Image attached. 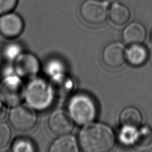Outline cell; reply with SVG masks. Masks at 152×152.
Segmentation results:
<instances>
[{"instance_id":"6da1fadb","label":"cell","mask_w":152,"mask_h":152,"mask_svg":"<svg viewBox=\"0 0 152 152\" xmlns=\"http://www.w3.org/2000/svg\"><path fill=\"white\" fill-rule=\"evenodd\" d=\"M79 143L83 151L107 152L115 144V135L107 125L92 123L81 130Z\"/></svg>"},{"instance_id":"7a4b0ae2","label":"cell","mask_w":152,"mask_h":152,"mask_svg":"<svg viewBox=\"0 0 152 152\" xmlns=\"http://www.w3.org/2000/svg\"><path fill=\"white\" fill-rule=\"evenodd\" d=\"M68 112L76 124L86 125L96 118L97 108L94 99L90 96L81 93L75 95L69 100Z\"/></svg>"},{"instance_id":"3957f363","label":"cell","mask_w":152,"mask_h":152,"mask_svg":"<svg viewBox=\"0 0 152 152\" xmlns=\"http://www.w3.org/2000/svg\"><path fill=\"white\" fill-rule=\"evenodd\" d=\"M54 96L50 84L42 79H33L26 88V102L36 110H45L50 107Z\"/></svg>"},{"instance_id":"277c9868","label":"cell","mask_w":152,"mask_h":152,"mask_svg":"<svg viewBox=\"0 0 152 152\" xmlns=\"http://www.w3.org/2000/svg\"><path fill=\"white\" fill-rule=\"evenodd\" d=\"M25 96V86L18 76L9 75L0 83V100L5 106H18L22 102Z\"/></svg>"},{"instance_id":"5b68a950","label":"cell","mask_w":152,"mask_h":152,"mask_svg":"<svg viewBox=\"0 0 152 152\" xmlns=\"http://www.w3.org/2000/svg\"><path fill=\"white\" fill-rule=\"evenodd\" d=\"M37 117L33 108L28 105L13 107L10 113V122L12 127L19 132H29L36 126Z\"/></svg>"},{"instance_id":"8992f818","label":"cell","mask_w":152,"mask_h":152,"mask_svg":"<svg viewBox=\"0 0 152 152\" xmlns=\"http://www.w3.org/2000/svg\"><path fill=\"white\" fill-rule=\"evenodd\" d=\"M80 15L86 23L91 25H100L107 18V4L96 0H87L81 5Z\"/></svg>"},{"instance_id":"52a82bcc","label":"cell","mask_w":152,"mask_h":152,"mask_svg":"<svg viewBox=\"0 0 152 152\" xmlns=\"http://www.w3.org/2000/svg\"><path fill=\"white\" fill-rule=\"evenodd\" d=\"M24 23L17 13H7L0 16V34L7 39H15L23 31Z\"/></svg>"},{"instance_id":"ba28073f","label":"cell","mask_w":152,"mask_h":152,"mask_svg":"<svg viewBox=\"0 0 152 152\" xmlns=\"http://www.w3.org/2000/svg\"><path fill=\"white\" fill-rule=\"evenodd\" d=\"M14 67L19 76L31 78L37 75L40 69V63L37 57L31 53H21L15 59Z\"/></svg>"},{"instance_id":"9c48e42d","label":"cell","mask_w":152,"mask_h":152,"mask_svg":"<svg viewBox=\"0 0 152 152\" xmlns=\"http://www.w3.org/2000/svg\"><path fill=\"white\" fill-rule=\"evenodd\" d=\"M102 60L107 67L112 69L120 68L126 61V51L120 43H112L104 48Z\"/></svg>"},{"instance_id":"30bf717a","label":"cell","mask_w":152,"mask_h":152,"mask_svg":"<svg viewBox=\"0 0 152 152\" xmlns=\"http://www.w3.org/2000/svg\"><path fill=\"white\" fill-rule=\"evenodd\" d=\"M48 125L51 131L58 135L68 134L74 128L71 116L62 110H56L51 114Z\"/></svg>"},{"instance_id":"8fae6325","label":"cell","mask_w":152,"mask_h":152,"mask_svg":"<svg viewBox=\"0 0 152 152\" xmlns=\"http://www.w3.org/2000/svg\"><path fill=\"white\" fill-rule=\"evenodd\" d=\"M50 86L54 96L58 98H66L71 93L74 83L71 78L65 73H61L51 77Z\"/></svg>"},{"instance_id":"7c38bea8","label":"cell","mask_w":152,"mask_h":152,"mask_svg":"<svg viewBox=\"0 0 152 152\" xmlns=\"http://www.w3.org/2000/svg\"><path fill=\"white\" fill-rule=\"evenodd\" d=\"M146 37V30L142 24L133 22L124 29L122 33L124 42L128 45L142 44Z\"/></svg>"},{"instance_id":"4fadbf2b","label":"cell","mask_w":152,"mask_h":152,"mask_svg":"<svg viewBox=\"0 0 152 152\" xmlns=\"http://www.w3.org/2000/svg\"><path fill=\"white\" fill-rule=\"evenodd\" d=\"M109 15L111 21L114 25L122 26L128 22L131 13L126 5L115 2L111 6Z\"/></svg>"},{"instance_id":"5bb4252c","label":"cell","mask_w":152,"mask_h":152,"mask_svg":"<svg viewBox=\"0 0 152 152\" xmlns=\"http://www.w3.org/2000/svg\"><path fill=\"white\" fill-rule=\"evenodd\" d=\"M50 152H77L78 147L75 138L68 134L60 135L51 145Z\"/></svg>"},{"instance_id":"9a60e30c","label":"cell","mask_w":152,"mask_h":152,"mask_svg":"<svg viewBox=\"0 0 152 152\" xmlns=\"http://www.w3.org/2000/svg\"><path fill=\"white\" fill-rule=\"evenodd\" d=\"M148 58V51L141 44L131 45L126 51V59L134 66H142Z\"/></svg>"},{"instance_id":"2e32d148","label":"cell","mask_w":152,"mask_h":152,"mask_svg":"<svg viewBox=\"0 0 152 152\" xmlns=\"http://www.w3.org/2000/svg\"><path fill=\"white\" fill-rule=\"evenodd\" d=\"M120 122L123 126L137 128L142 124V115L137 108L127 107L120 114Z\"/></svg>"},{"instance_id":"e0dca14e","label":"cell","mask_w":152,"mask_h":152,"mask_svg":"<svg viewBox=\"0 0 152 152\" xmlns=\"http://www.w3.org/2000/svg\"><path fill=\"white\" fill-rule=\"evenodd\" d=\"M137 132L138 130L135 127L123 126L119 132V139L125 145H134L137 138Z\"/></svg>"},{"instance_id":"ac0fdd59","label":"cell","mask_w":152,"mask_h":152,"mask_svg":"<svg viewBox=\"0 0 152 152\" xmlns=\"http://www.w3.org/2000/svg\"><path fill=\"white\" fill-rule=\"evenodd\" d=\"M152 142V131L148 127H143L137 132L134 145L138 148H145Z\"/></svg>"},{"instance_id":"d6986e66","label":"cell","mask_w":152,"mask_h":152,"mask_svg":"<svg viewBox=\"0 0 152 152\" xmlns=\"http://www.w3.org/2000/svg\"><path fill=\"white\" fill-rule=\"evenodd\" d=\"M12 150L14 152H33L36 151V148L30 140L25 137H20L13 142L12 145Z\"/></svg>"},{"instance_id":"ffe728a7","label":"cell","mask_w":152,"mask_h":152,"mask_svg":"<svg viewBox=\"0 0 152 152\" xmlns=\"http://www.w3.org/2000/svg\"><path fill=\"white\" fill-rule=\"evenodd\" d=\"M45 72L50 77L65 73V66L60 60L53 59L49 61L45 66Z\"/></svg>"},{"instance_id":"44dd1931","label":"cell","mask_w":152,"mask_h":152,"mask_svg":"<svg viewBox=\"0 0 152 152\" xmlns=\"http://www.w3.org/2000/svg\"><path fill=\"white\" fill-rule=\"evenodd\" d=\"M22 53V48L17 43L7 44L4 48V57L8 61H15V59Z\"/></svg>"},{"instance_id":"7402d4cb","label":"cell","mask_w":152,"mask_h":152,"mask_svg":"<svg viewBox=\"0 0 152 152\" xmlns=\"http://www.w3.org/2000/svg\"><path fill=\"white\" fill-rule=\"evenodd\" d=\"M12 137V131L7 124L0 122V150L6 148Z\"/></svg>"},{"instance_id":"603a6c76","label":"cell","mask_w":152,"mask_h":152,"mask_svg":"<svg viewBox=\"0 0 152 152\" xmlns=\"http://www.w3.org/2000/svg\"><path fill=\"white\" fill-rule=\"evenodd\" d=\"M17 4L18 0H0V15L11 12Z\"/></svg>"},{"instance_id":"cb8c5ba5","label":"cell","mask_w":152,"mask_h":152,"mask_svg":"<svg viewBox=\"0 0 152 152\" xmlns=\"http://www.w3.org/2000/svg\"><path fill=\"white\" fill-rule=\"evenodd\" d=\"M6 113V108L5 105L3 104L1 100H0V120L3 119Z\"/></svg>"}]
</instances>
